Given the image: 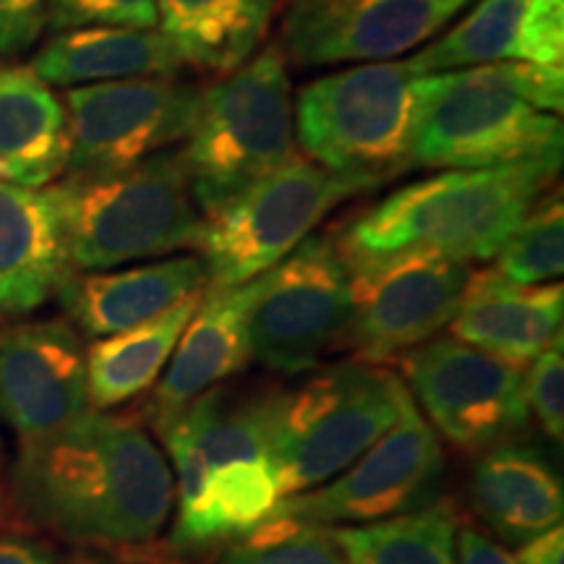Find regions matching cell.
<instances>
[{
	"instance_id": "obj_4",
	"label": "cell",
	"mask_w": 564,
	"mask_h": 564,
	"mask_svg": "<svg viewBox=\"0 0 564 564\" xmlns=\"http://www.w3.org/2000/svg\"><path fill=\"white\" fill-rule=\"evenodd\" d=\"M58 212L74 272H102L178 249H196L204 217L181 150L102 175H63L45 188Z\"/></svg>"
},
{
	"instance_id": "obj_9",
	"label": "cell",
	"mask_w": 564,
	"mask_h": 564,
	"mask_svg": "<svg viewBox=\"0 0 564 564\" xmlns=\"http://www.w3.org/2000/svg\"><path fill=\"white\" fill-rule=\"evenodd\" d=\"M562 121L484 82L474 68L423 76L413 165L481 171L562 158Z\"/></svg>"
},
{
	"instance_id": "obj_2",
	"label": "cell",
	"mask_w": 564,
	"mask_h": 564,
	"mask_svg": "<svg viewBox=\"0 0 564 564\" xmlns=\"http://www.w3.org/2000/svg\"><path fill=\"white\" fill-rule=\"evenodd\" d=\"M173 460L175 552L236 541L280 502L270 453V394L232 400L207 390L154 423Z\"/></svg>"
},
{
	"instance_id": "obj_25",
	"label": "cell",
	"mask_w": 564,
	"mask_h": 564,
	"mask_svg": "<svg viewBox=\"0 0 564 564\" xmlns=\"http://www.w3.org/2000/svg\"><path fill=\"white\" fill-rule=\"evenodd\" d=\"M274 0H158V30L183 63L228 76L257 55Z\"/></svg>"
},
{
	"instance_id": "obj_21",
	"label": "cell",
	"mask_w": 564,
	"mask_h": 564,
	"mask_svg": "<svg viewBox=\"0 0 564 564\" xmlns=\"http://www.w3.org/2000/svg\"><path fill=\"white\" fill-rule=\"evenodd\" d=\"M70 272L51 194L0 183V316L37 312Z\"/></svg>"
},
{
	"instance_id": "obj_13",
	"label": "cell",
	"mask_w": 564,
	"mask_h": 564,
	"mask_svg": "<svg viewBox=\"0 0 564 564\" xmlns=\"http://www.w3.org/2000/svg\"><path fill=\"white\" fill-rule=\"evenodd\" d=\"M202 89L173 76L74 87L68 116V165L63 175H102L139 165L192 131Z\"/></svg>"
},
{
	"instance_id": "obj_24",
	"label": "cell",
	"mask_w": 564,
	"mask_h": 564,
	"mask_svg": "<svg viewBox=\"0 0 564 564\" xmlns=\"http://www.w3.org/2000/svg\"><path fill=\"white\" fill-rule=\"evenodd\" d=\"M474 505L507 544H525L562 523L564 489L546 457L523 444H499L476 463Z\"/></svg>"
},
{
	"instance_id": "obj_35",
	"label": "cell",
	"mask_w": 564,
	"mask_h": 564,
	"mask_svg": "<svg viewBox=\"0 0 564 564\" xmlns=\"http://www.w3.org/2000/svg\"><path fill=\"white\" fill-rule=\"evenodd\" d=\"M457 564H518V560L476 528H463L457 531Z\"/></svg>"
},
{
	"instance_id": "obj_20",
	"label": "cell",
	"mask_w": 564,
	"mask_h": 564,
	"mask_svg": "<svg viewBox=\"0 0 564 564\" xmlns=\"http://www.w3.org/2000/svg\"><path fill=\"white\" fill-rule=\"evenodd\" d=\"M207 270L199 257H173L116 272H70L58 299L68 319L91 340L154 319L186 295L204 293Z\"/></svg>"
},
{
	"instance_id": "obj_34",
	"label": "cell",
	"mask_w": 564,
	"mask_h": 564,
	"mask_svg": "<svg viewBox=\"0 0 564 564\" xmlns=\"http://www.w3.org/2000/svg\"><path fill=\"white\" fill-rule=\"evenodd\" d=\"M61 552L51 541L17 528H0V564H58Z\"/></svg>"
},
{
	"instance_id": "obj_26",
	"label": "cell",
	"mask_w": 564,
	"mask_h": 564,
	"mask_svg": "<svg viewBox=\"0 0 564 564\" xmlns=\"http://www.w3.org/2000/svg\"><path fill=\"white\" fill-rule=\"evenodd\" d=\"M204 293L186 295L154 319L100 337L87 348V390L91 411H110L144 394L171 364L175 345Z\"/></svg>"
},
{
	"instance_id": "obj_6",
	"label": "cell",
	"mask_w": 564,
	"mask_h": 564,
	"mask_svg": "<svg viewBox=\"0 0 564 564\" xmlns=\"http://www.w3.org/2000/svg\"><path fill=\"white\" fill-rule=\"evenodd\" d=\"M293 154L291 79L282 47L270 45L202 89L181 160L196 207L207 217Z\"/></svg>"
},
{
	"instance_id": "obj_18",
	"label": "cell",
	"mask_w": 564,
	"mask_h": 564,
	"mask_svg": "<svg viewBox=\"0 0 564 564\" xmlns=\"http://www.w3.org/2000/svg\"><path fill=\"white\" fill-rule=\"evenodd\" d=\"M562 312L560 282L520 285L497 270H481L468 274L449 324L455 340L523 369L562 335Z\"/></svg>"
},
{
	"instance_id": "obj_39",
	"label": "cell",
	"mask_w": 564,
	"mask_h": 564,
	"mask_svg": "<svg viewBox=\"0 0 564 564\" xmlns=\"http://www.w3.org/2000/svg\"><path fill=\"white\" fill-rule=\"evenodd\" d=\"M3 449H6L3 447V436H0V457H3Z\"/></svg>"
},
{
	"instance_id": "obj_27",
	"label": "cell",
	"mask_w": 564,
	"mask_h": 564,
	"mask_svg": "<svg viewBox=\"0 0 564 564\" xmlns=\"http://www.w3.org/2000/svg\"><path fill=\"white\" fill-rule=\"evenodd\" d=\"M329 533L348 564H457V512L449 502Z\"/></svg>"
},
{
	"instance_id": "obj_28",
	"label": "cell",
	"mask_w": 564,
	"mask_h": 564,
	"mask_svg": "<svg viewBox=\"0 0 564 564\" xmlns=\"http://www.w3.org/2000/svg\"><path fill=\"white\" fill-rule=\"evenodd\" d=\"M494 270L520 285H544L564 272L562 192H544L494 257Z\"/></svg>"
},
{
	"instance_id": "obj_1",
	"label": "cell",
	"mask_w": 564,
	"mask_h": 564,
	"mask_svg": "<svg viewBox=\"0 0 564 564\" xmlns=\"http://www.w3.org/2000/svg\"><path fill=\"white\" fill-rule=\"evenodd\" d=\"M9 494L24 523L97 549L152 544L175 502L173 470L152 436L91 408L21 442Z\"/></svg>"
},
{
	"instance_id": "obj_10",
	"label": "cell",
	"mask_w": 564,
	"mask_h": 564,
	"mask_svg": "<svg viewBox=\"0 0 564 564\" xmlns=\"http://www.w3.org/2000/svg\"><path fill=\"white\" fill-rule=\"evenodd\" d=\"M343 259L352 295L343 340L356 361L373 366L434 340L453 322L470 274L465 262L419 249Z\"/></svg>"
},
{
	"instance_id": "obj_7",
	"label": "cell",
	"mask_w": 564,
	"mask_h": 564,
	"mask_svg": "<svg viewBox=\"0 0 564 564\" xmlns=\"http://www.w3.org/2000/svg\"><path fill=\"white\" fill-rule=\"evenodd\" d=\"M405 382L382 366L348 361L270 394V453L280 497L340 476L398 419Z\"/></svg>"
},
{
	"instance_id": "obj_12",
	"label": "cell",
	"mask_w": 564,
	"mask_h": 564,
	"mask_svg": "<svg viewBox=\"0 0 564 564\" xmlns=\"http://www.w3.org/2000/svg\"><path fill=\"white\" fill-rule=\"evenodd\" d=\"M350 270L335 238L308 236L278 267L251 308V358L278 373H306L350 322Z\"/></svg>"
},
{
	"instance_id": "obj_8",
	"label": "cell",
	"mask_w": 564,
	"mask_h": 564,
	"mask_svg": "<svg viewBox=\"0 0 564 564\" xmlns=\"http://www.w3.org/2000/svg\"><path fill=\"white\" fill-rule=\"evenodd\" d=\"M361 188L295 152L212 215L196 249L207 270V291L236 288L278 267L312 236L327 212Z\"/></svg>"
},
{
	"instance_id": "obj_16",
	"label": "cell",
	"mask_w": 564,
	"mask_h": 564,
	"mask_svg": "<svg viewBox=\"0 0 564 564\" xmlns=\"http://www.w3.org/2000/svg\"><path fill=\"white\" fill-rule=\"evenodd\" d=\"M87 411V348L74 324L42 319L0 329V421L21 442Z\"/></svg>"
},
{
	"instance_id": "obj_19",
	"label": "cell",
	"mask_w": 564,
	"mask_h": 564,
	"mask_svg": "<svg viewBox=\"0 0 564 564\" xmlns=\"http://www.w3.org/2000/svg\"><path fill=\"white\" fill-rule=\"evenodd\" d=\"M413 61L426 74L502 61L562 66L564 0H481Z\"/></svg>"
},
{
	"instance_id": "obj_23",
	"label": "cell",
	"mask_w": 564,
	"mask_h": 564,
	"mask_svg": "<svg viewBox=\"0 0 564 564\" xmlns=\"http://www.w3.org/2000/svg\"><path fill=\"white\" fill-rule=\"evenodd\" d=\"M181 66V55L165 34L137 26H82L55 32L32 61V70L42 82L66 89L175 76Z\"/></svg>"
},
{
	"instance_id": "obj_30",
	"label": "cell",
	"mask_w": 564,
	"mask_h": 564,
	"mask_svg": "<svg viewBox=\"0 0 564 564\" xmlns=\"http://www.w3.org/2000/svg\"><path fill=\"white\" fill-rule=\"evenodd\" d=\"M47 30L68 32L82 26H137L158 30V0H45Z\"/></svg>"
},
{
	"instance_id": "obj_3",
	"label": "cell",
	"mask_w": 564,
	"mask_h": 564,
	"mask_svg": "<svg viewBox=\"0 0 564 564\" xmlns=\"http://www.w3.org/2000/svg\"><path fill=\"white\" fill-rule=\"evenodd\" d=\"M562 158H539L481 171H444L398 188L345 225L343 257L436 251L457 262L497 257L541 194L552 188Z\"/></svg>"
},
{
	"instance_id": "obj_5",
	"label": "cell",
	"mask_w": 564,
	"mask_h": 564,
	"mask_svg": "<svg viewBox=\"0 0 564 564\" xmlns=\"http://www.w3.org/2000/svg\"><path fill=\"white\" fill-rule=\"evenodd\" d=\"M423 76L419 63L379 61L322 76L295 100V139L308 160L361 192L413 167Z\"/></svg>"
},
{
	"instance_id": "obj_33",
	"label": "cell",
	"mask_w": 564,
	"mask_h": 564,
	"mask_svg": "<svg viewBox=\"0 0 564 564\" xmlns=\"http://www.w3.org/2000/svg\"><path fill=\"white\" fill-rule=\"evenodd\" d=\"M45 30V0H0V63L24 55Z\"/></svg>"
},
{
	"instance_id": "obj_40",
	"label": "cell",
	"mask_w": 564,
	"mask_h": 564,
	"mask_svg": "<svg viewBox=\"0 0 564 564\" xmlns=\"http://www.w3.org/2000/svg\"><path fill=\"white\" fill-rule=\"evenodd\" d=\"M0 319H3V316H0Z\"/></svg>"
},
{
	"instance_id": "obj_15",
	"label": "cell",
	"mask_w": 564,
	"mask_h": 564,
	"mask_svg": "<svg viewBox=\"0 0 564 564\" xmlns=\"http://www.w3.org/2000/svg\"><path fill=\"white\" fill-rule=\"evenodd\" d=\"M470 0H293L282 47L299 66L390 61L423 45Z\"/></svg>"
},
{
	"instance_id": "obj_36",
	"label": "cell",
	"mask_w": 564,
	"mask_h": 564,
	"mask_svg": "<svg viewBox=\"0 0 564 564\" xmlns=\"http://www.w3.org/2000/svg\"><path fill=\"white\" fill-rule=\"evenodd\" d=\"M518 564H564V531L562 525L533 535L525 544L518 546L514 554Z\"/></svg>"
},
{
	"instance_id": "obj_32",
	"label": "cell",
	"mask_w": 564,
	"mask_h": 564,
	"mask_svg": "<svg viewBox=\"0 0 564 564\" xmlns=\"http://www.w3.org/2000/svg\"><path fill=\"white\" fill-rule=\"evenodd\" d=\"M523 392L528 411H533L541 429L554 442L564 440V356L562 335L541 352L531 369L523 373Z\"/></svg>"
},
{
	"instance_id": "obj_14",
	"label": "cell",
	"mask_w": 564,
	"mask_h": 564,
	"mask_svg": "<svg viewBox=\"0 0 564 564\" xmlns=\"http://www.w3.org/2000/svg\"><path fill=\"white\" fill-rule=\"evenodd\" d=\"M415 405L444 440L486 449L528 423L523 369L455 337L426 340L403 358Z\"/></svg>"
},
{
	"instance_id": "obj_31",
	"label": "cell",
	"mask_w": 564,
	"mask_h": 564,
	"mask_svg": "<svg viewBox=\"0 0 564 564\" xmlns=\"http://www.w3.org/2000/svg\"><path fill=\"white\" fill-rule=\"evenodd\" d=\"M484 82L510 91L541 112L560 116L564 108V70L562 66H539L525 61H502L470 66Z\"/></svg>"
},
{
	"instance_id": "obj_11",
	"label": "cell",
	"mask_w": 564,
	"mask_h": 564,
	"mask_svg": "<svg viewBox=\"0 0 564 564\" xmlns=\"http://www.w3.org/2000/svg\"><path fill=\"white\" fill-rule=\"evenodd\" d=\"M444 476V453L408 387L398 419L340 476L280 499L272 514L324 528L361 525L429 505Z\"/></svg>"
},
{
	"instance_id": "obj_17",
	"label": "cell",
	"mask_w": 564,
	"mask_h": 564,
	"mask_svg": "<svg viewBox=\"0 0 564 564\" xmlns=\"http://www.w3.org/2000/svg\"><path fill=\"white\" fill-rule=\"evenodd\" d=\"M262 285L264 274L243 285L202 295V303L175 345L171 364L162 371L152 403L154 423L246 369L251 361V308Z\"/></svg>"
},
{
	"instance_id": "obj_37",
	"label": "cell",
	"mask_w": 564,
	"mask_h": 564,
	"mask_svg": "<svg viewBox=\"0 0 564 564\" xmlns=\"http://www.w3.org/2000/svg\"><path fill=\"white\" fill-rule=\"evenodd\" d=\"M17 520H21V518H19L17 507H13V502H11L9 486H0V528H9L17 523Z\"/></svg>"
},
{
	"instance_id": "obj_22",
	"label": "cell",
	"mask_w": 564,
	"mask_h": 564,
	"mask_svg": "<svg viewBox=\"0 0 564 564\" xmlns=\"http://www.w3.org/2000/svg\"><path fill=\"white\" fill-rule=\"evenodd\" d=\"M68 116L32 66L0 63V183L51 186L66 173Z\"/></svg>"
},
{
	"instance_id": "obj_29",
	"label": "cell",
	"mask_w": 564,
	"mask_h": 564,
	"mask_svg": "<svg viewBox=\"0 0 564 564\" xmlns=\"http://www.w3.org/2000/svg\"><path fill=\"white\" fill-rule=\"evenodd\" d=\"M220 564H348L329 528L270 514L225 549Z\"/></svg>"
},
{
	"instance_id": "obj_38",
	"label": "cell",
	"mask_w": 564,
	"mask_h": 564,
	"mask_svg": "<svg viewBox=\"0 0 564 564\" xmlns=\"http://www.w3.org/2000/svg\"><path fill=\"white\" fill-rule=\"evenodd\" d=\"M66 564H118V562H110V560H100V556H79V560H70Z\"/></svg>"
}]
</instances>
